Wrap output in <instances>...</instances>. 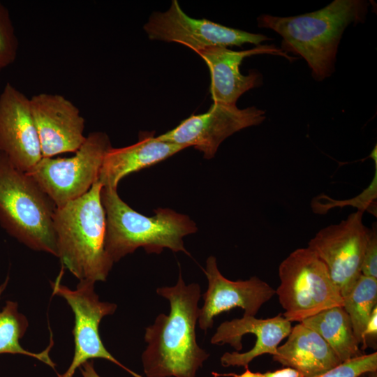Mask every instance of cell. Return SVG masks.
<instances>
[{
  "mask_svg": "<svg viewBox=\"0 0 377 377\" xmlns=\"http://www.w3.org/2000/svg\"><path fill=\"white\" fill-rule=\"evenodd\" d=\"M265 119V111L256 107L239 109L236 104L213 103L207 112L192 114L175 128L156 136L160 140L202 152L212 158L227 138L242 129L258 126Z\"/></svg>",
  "mask_w": 377,
  "mask_h": 377,
  "instance_id": "cell-11",
  "label": "cell"
},
{
  "mask_svg": "<svg viewBox=\"0 0 377 377\" xmlns=\"http://www.w3.org/2000/svg\"><path fill=\"white\" fill-rule=\"evenodd\" d=\"M355 337L365 349L364 333L372 311L377 306V279L360 274L348 293L342 297Z\"/></svg>",
  "mask_w": 377,
  "mask_h": 377,
  "instance_id": "cell-21",
  "label": "cell"
},
{
  "mask_svg": "<svg viewBox=\"0 0 377 377\" xmlns=\"http://www.w3.org/2000/svg\"><path fill=\"white\" fill-rule=\"evenodd\" d=\"M96 182L82 196L56 207L57 257L79 281H105L114 263L105 247L106 216Z\"/></svg>",
  "mask_w": 377,
  "mask_h": 377,
  "instance_id": "cell-3",
  "label": "cell"
},
{
  "mask_svg": "<svg viewBox=\"0 0 377 377\" xmlns=\"http://www.w3.org/2000/svg\"><path fill=\"white\" fill-rule=\"evenodd\" d=\"M200 286L186 284L181 273L173 286L156 289L170 302V313H160L145 329L142 354L146 377H196L209 354L196 341Z\"/></svg>",
  "mask_w": 377,
  "mask_h": 377,
  "instance_id": "cell-1",
  "label": "cell"
},
{
  "mask_svg": "<svg viewBox=\"0 0 377 377\" xmlns=\"http://www.w3.org/2000/svg\"><path fill=\"white\" fill-rule=\"evenodd\" d=\"M19 41L8 8L0 1V73L14 63Z\"/></svg>",
  "mask_w": 377,
  "mask_h": 377,
  "instance_id": "cell-22",
  "label": "cell"
},
{
  "mask_svg": "<svg viewBox=\"0 0 377 377\" xmlns=\"http://www.w3.org/2000/svg\"><path fill=\"white\" fill-rule=\"evenodd\" d=\"M275 290L289 321L301 323L320 311L343 306V298L323 262L309 248L293 251L279 267Z\"/></svg>",
  "mask_w": 377,
  "mask_h": 377,
  "instance_id": "cell-6",
  "label": "cell"
},
{
  "mask_svg": "<svg viewBox=\"0 0 377 377\" xmlns=\"http://www.w3.org/2000/svg\"><path fill=\"white\" fill-rule=\"evenodd\" d=\"M291 329V322L282 313L266 319L243 316L223 322L210 342L220 346L228 343L236 350L221 357L222 366L249 369L254 358L263 354L275 355L280 342L288 336Z\"/></svg>",
  "mask_w": 377,
  "mask_h": 377,
  "instance_id": "cell-12",
  "label": "cell"
},
{
  "mask_svg": "<svg viewBox=\"0 0 377 377\" xmlns=\"http://www.w3.org/2000/svg\"><path fill=\"white\" fill-rule=\"evenodd\" d=\"M274 361L310 377L341 363L329 344L314 330L299 323L292 327L288 339L278 346Z\"/></svg>",
  "mask_w": 377,
  "mask_h": 377,
  "instance_id": "cell-18",
  "label": "cell"
},
{
  "mask_svg": "<svg viewBox=\"0 0 377 377\" xmlns=\"http://www.w3.org/2000/svg\"><path fill=\"white\" fill-rule=\"evenodd\" d=\"M357 210L337 224L319 230L309 241L312 250L325 265L341 297L346 295L361 274L370 228Z\"/></svg>",
  "mask_w": 377,
  "mask_h": 377,
  "instance_id": "cell-9",
  "label": "cell"
},
{
  "mask_svg": "<svg viewBox=\"0 0 377 377\" xmlns=\"http://www.w3.org/2000/svg\"><path fill=\"white\" fill-rule=\"evenodd\" d=\"M369 3L363 0H334L318 10L291 17L263 14L258 26L281 36V47L302 57L317 81L330 77L335 70L339 43L350 24L363 22Z\"/></svg>",
  "mask_w": 377,
  "mask_h": 377,
  "instance_id": "cell-2",
  "label": "cell"
},
{
  "mask_svg": "<svg viewBox=\"0 0 377 377\" xmlns=\"http://www.w3.org/2000/svg\"><path fill=\"white\" fill-rule=\"evenodd\" d=\"M377 336V306L374 309L367 323L364 333L365 348L367 347L369 339H374Z\"/></svg>",
  "mask_w": 377,
  "mask_h": 377,
  "instance_id": "cell-26",
  "label": "cell"
},
{
  "mask_svg": "<svg viewBox=\"0 0 377 377\" xmlns=\"http://www.w3.org/2000/svg\"><path fill=\"white\" fill-rule=\"evenodd\" d=\"M55 205L27 172L0 151V224L27 247L57 257Z\"/></svg>",
  "mask_w": 377,
  "mask_h": 377,
  "instance_id": "cell-5",
  "label": "cell"
},
{
  "mask_svg": "<svg viewBox=\"0 0 377 377\" xmlns=\"http://www.w3.org/2000/svg\"><path fill=\"white\" fill-rule=\"evenodd\" d=\"M316 332L332 348L341 362L363 355L343 306H334L301 322Z\"/></svg>",
  "mask_w": 377,
  "mask_h": 377,
  "instance_id": "cell-19",
  "label": "cell"
},
{
  "mask_svg": "<svg viewBox=\"0 0 377 377\" xmlns=\"http://www.w3.org/2000/svg\"><path fill=\"white\" fill-rule=\"evenodd\" d=\"M377 371V352L344 361L323 373L310 377H359Z\"/></svg>",
  "mask_w": 377,
  "mask_h": 377,
  "instance_id": "cell-23",
  "label": "cell"
},
{
  "mask_svg": "<svg viewBox=\"0 0 377 377\" xmlns=\"http://www.w3.org/2000/svg\"><path fill=\"white\" fill-rule=\"evenodd\" d=\"M112 147L109 136L94 131L69 158H42L29 174L56 207L84 195L98 182L104 157Z\"/></svg>",
  "mask_w": 377,
  "mask_h": 377,
  "instance_id": "cell-7",
  "label": "cell"
},
{
  "mask_svg": "<svg viewBox=\"0 0 377 377\" xmlns=\"http://www.w3.org/2000/svg\"><path fill=\"white\" fill-rule=\"evenodd\" d=\"M64 269L51 283L52 294L66 300L74 314V354L68 369L57 377H73L75 371L85 362L98 358L108 360L126 371L133 377H143L118 361L105 347L99 334L101 320L113 314L117 304L100 300L94 289V283L79 281L75 289L61 282Z\"/></svg>",
  "mask_w": 377,
  "mask_h": 377,
  "instance_id": "cell-8",
  "label": "cell"
},
{
  "mask_svg": "<svg viewBox=\"0 0 377 377\" xmlns=\"http://www.w3.org/2000/svg\"><path fill=\"white\" fill-rule=\"evenodd\" d=\"M82 377H101L96 371L94 362L89 360L85 362L80 368Z\"/></svg>",
  "mask_w": 377,
  "mask_h": 377,
  "instance_id": "cell-27",
  "label": "cell"
},
{
  "mask_svg": "<svg viewBox=\"0 0 377 377\" xmlns=\"http://www.w3.org/2000/svg\"><path fill=\"white\" fill-rule=\"evenodd\" d=\"M30 103L43 158L77 151L87 138L79 108L57 94H37Z\"/></svg>",
  "mask_w": 377,
  "mask_h": 377,
  "instance_id": "cell-13",
  "label": "cell"
},
{
  "mask_svg": "<svg viewBox=\"0 0 377 377\" xmlns=\"http://www.w3.org/2000/svg\"><path fill=\"white\" fill-rule=\"evenodd\" d=\"M0 151L27 173L43 158L30 98L8 82L0 94Z\"/></svg>",
  "mask_w": 377,
  "mask_h": 377,
  "instance_id": "cell-14",
  "label": "cell"
},
{
  "mask_svg": "<svg viewBox=\"0 0 377 377\" xmlns=\"http://www.w3.org/2000/svg\"><path fill=\"white\" fill-rule=\"evenodd\" d=\"M361 274L377 279V228L376 223L370 228L369 237L364 253Z\"/></svg>",
  "mask_w": 377,
  "mask_h": 377,
  "instance_id": "cell-24",
  "label": "cell"
},
{
  "mask_svg": "<svg viewBox=\"0 0 377 377\" xmlns=\"http://www.w3.org/2000/svg\"><path fill=\"white\" fill-rule=\"evenodd\" d=\"M184 149V146L158 140L154 131H140L135 144L121 148L112 147L108 151L98 182L103 187L117 188L126 175L152 166Z\"/></svg>",
  "mask_w": 377,
  "mask_h": 377,
  "instance_id": "cell-17",
  "label": "cell"
},
{
  "mask_svg": "<svg viewBox=\"0 0 377 377\" xmlns=\"http://www.w3.org/2000/svg\"><path fill=\"white\" fill-rule=\"evenodd\" d=\"M205 274L208 288L202 295L204 304L200 309L199 327L206 332L214 325V318L236 307L244 311V316H255L276 291L257 276L247 280L230 281L222 275L216 259L210 256L206 261Z\"/></svg>",
  "mask_w": 377,
  "mask_h": 377,
  "instance_id": "cell-15",
  "label": "cell"
},
{
  "mask_svg": "<svg viewBox=\"0 0 377 377\" xmlns=\"http://www.w3.org/2000/svg\"><path fill=\"white\" fill-rule=\"evenodd\" d=\"M212 374L214 377H303L297 370L290 367H284L274 371L265 373L253 372L249 369H246L244 372L239 374L235 373L219 374L216 372H212Z\"/></svg>",
  "mask_w": 377,
  "mask_h": 377,
  "instance_id": "cell-25",
  "label": "cell"
},
{
  "mask_svg": "<svg viewBox=\"0 0 377 377\" xmlns=\"http://www.w3.org/2000/svg\"><path fill=\"white\" fill-rule=\"evenodd\" d=\"M196 53L209 69L212 99L214 103L226 104H236L241 95L262 84L263 76L258 71H251L247 75L240 73L239 66L244 57L258 54H273L290 59L286 53L273 45H263L244 51L215 46Z\"/></svg>",
  "mask_w": 377,
  "mask_h": 377,
  "instance_id": "cell-16",
  "label": "cell"
},
{
  "mask_svg": "<svg viewBox=\"0 0 377 377\" xmlns=\"http://www.w3.org/2000/svg\"><path fill=\"white\" fill-rule=\"evenodd\" d=\"M101 197L106 216L105 247L114 263L140 247L148 253L159 254L165 248L188 253L183 238L198 230L188 216L158 208L147 216L126 204L117 188L103 186Z\"/></svg>",
  "mask_w": 377,
  "mask_h": 377,
  "instance_id": "cell-4",
  "label": "cell"
},
{
  "mask_svg": "<svg viewBox=\"0 0 377 377\" xmlns=\"http://www.w3.org/2000/svg\"><path fill=\"white\" fill-rule=\"evenodd\" d=\"M8 277L0 285V298L8 283ZM29 326L27 317L20 312L16 302L8 300L0 311V354H18L35 358L53 369L55 363L50 357L52 342L42 352L34 353L24 349L20 339L25 334Z\"/></svg>",
  "mask_w": 377,
  "mask_h": 377,
  "instance_id": "cell-20",
  "label": "cell"
},
{
  "mask_svg": "<svg viewBox=\"0 0 377 377\" xmlns=\"http://www.w3.org/2000/svg\"><path fill=\"white\" fill-rule=\"evenodd\" d=\"M143 28L151 40L181 43L195 52L215 46L259 45L270 40L263 34L227 27L206 19L192 18L176 0L165 12L151 14Z\"/></svg>",
  "mask_w": 377,
  "mask_h": 377,
  "instance_id": "cell-10",
  "label": "cell"
},
{
  "mask_svg": "<svg viewBox=\"0 0 377 377\" xmlns=\"http://www.w3.org/2000/svg\"><path fill=\"white\" fill-rule=\"evenodd\" d=\"M359 377H377V371L364 374Z\"/></svg>",
  "mask_w": 377,
  "mask_h": 377,
  "instance_id": "cell-28",
  "label": "cell"
}]
</instances>
